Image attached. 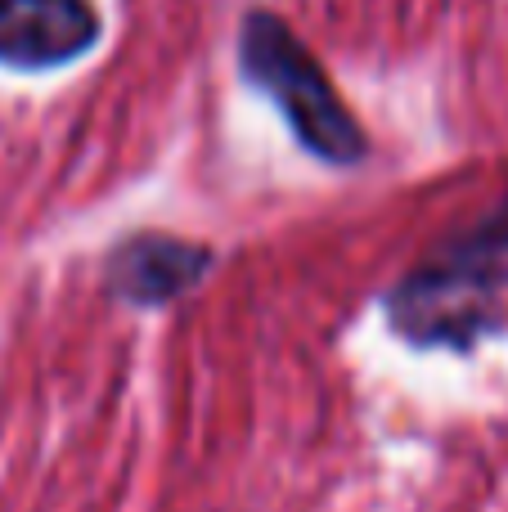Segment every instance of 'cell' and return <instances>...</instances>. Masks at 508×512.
I'll return each instance as SVG.
<instances>
[{"label": "cell", "mask_w": 508, "mask_h": 512, "mask_svg": "<svg viewBox=\"0 0 508 512\" xmlns=\"http://www.w3.org/2000/svg\"><path fill=\"white\" fill-rule=\"evenodd\" d=\"M508 288V203L495 207L468 234L432 252L387 297V319L410 346L473 351L500 333Z\"/></svg>", "instance_id": "cell-1"}, {"label": "cell", "mask_w": 508, "mask_h": 512, "mask_svg": "<svg viewBox=\"0 0 508 512\" xmlns=\"http://www.w3.org/2000/svg\"><path fill=\"white\" fill-rule=\"evenodd\" d=\"M239 68L248 86H257L288 131L297 135L306 153L333 167H356L365 158V131L324 77L315 54L288 32L284 18L275 14H248L239 32Z\"/></svg>", "instance_id": "cell-2"}, {"label": "cell", "mask_w": 508, "mask_h": 512, "mask_svg": "<svg viewBox=\"0 0 508 512\" xmlns=\"http://www.w3.org/2000/svg\"><path fill=\"white\" fill-rule=\"evenodd\" d=\"M99 45L90 0H0V68H68Z\"/></svg>", "instance_id": "cell-3"}, {"label": "cell", "mask_w": 508, "mask_h": 512, "mask_svg": "<svg viewBox=\"0 0 508 512\" xmlns=\"http://www.w3.org/2000/svg\"><path fill=\"white\" fill-rule=\"evenodd\" d=\"M212 270V252L171 234L126 239L108 261V288L126 306H167Z\"/></svg>", "instance_id": "cell-4"}]
</instances>
